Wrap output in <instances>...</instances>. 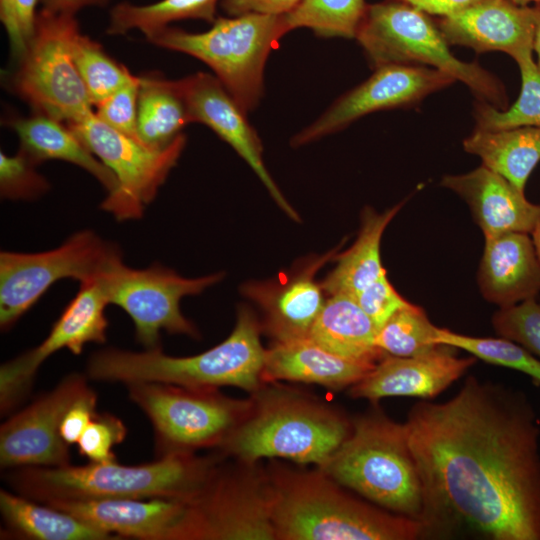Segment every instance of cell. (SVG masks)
<instances>
[{
	"mask_svg": "<svg viewBox=\"0 0 540 540\" xmlns=\"http://www.w3.org/2000/svg\"><path fill=\"white\" fill-rule=\"evenodd\" d=\"M432 534L540 540V422L522 391L469 376L404 423Z\"/></svg>",
	"mask_w": 540,
	"mask_h": 540,
	"instance_id": "6da1fadb",
	"label": "cell"
},
{
	"mask_svg": "<svg viewBox=\"0 0 540 540\" xmlns=\"http://www.w3.org/2000/svg\"><path fill=\"white\" fill-rule=\"evenodd\" d=\"M271 517L277 540H414L426 525L352 496L322 470L272 465Z\"/></svg>",
	"mask_w": 540,
	"mask_h": 540,
	"instance_id": "7a4b0ae2",
	"label": "cell"
},
{
	"mask_svg": "<svg viewBox=\"0 0 540 540\" xmlns=\"http://www.w3.org/2000/svg\"><path fill=\"white\" fill-rule=\"evenodd\" d=\"M219 462L193 454L157 458L140 465L115 461L83 466H26L14 468L5 479L31 500L83 501L102 499H171L189 502L204 486Z\"/></svg>",
	"mask_w": 540,
	"mask_h": 540,
	"instance_id": "3957f363",
	"label": "cell"
},
{
	"mask_svg": "<svg viewBox=\"0 0 540 540\" xmlns=\"http://www.w3.org/2000/svg\"><path fill=\"white\" fill-rule=\"evenodd\" d=\"M243 419L219 449L237 461L285 458L321 467L349 436L339 410L299 391L265 384L252 393Z\"/></svg>",
	"mask_w": 540,
	"mask_h": 540,
	"instance_id": "277c9868",
	"label": "cell"
},
{
	"mask_svg": "<svg viewBox=\"0 0 540 540\" xmlns=\"http://www.w3.org/2000/svg\"><path fill=\"white\" fill-rule=\"evenodd\" d=\"M261 324L246 306L238 309L232 333L215 347L188 357L165 354L160 347L133 352L105 348L87 362V376L97 381L162 382L191 388L235 386L251 394L260 389L266 350Z\"/></svg>",
	"mask_w": 540,
	"mask_h": 540,
	"instance_id": "5b68a950",
	"label": "cell"
},
{
	"mask_svg": "<svg viewBox=\"0 0 540 540\" xmlns=\"http://www.w3.org/2000/svg\"><path fill=\"white\" fill-rule=\"evenodd\" d=\"M318 468L371 503L422 522V482L405 424L381 411L353 420L349 436Z\"/></svg>",
	"mask_w": 540,
	"mask_h": 540,
	"instance_id": "8992f818",
	"label": "cell"
},
{
	"mask_svg": "<svg viewBox=\"0 0 540 540\" xmlns=\"http://www.w3.org/2000/svg\"><path fill=\"white\" fill-rule=\"evenodd\" d=\"M355 38L374 68L428 65L463 82L480 101L506 108L500 80L478 63L456 58L437 24L408 3L388 0L368 5Z\"/></svg>",
	"mask_w": 540,
	"mask_h": 540,
	"instance_id": "52a82bcc",
	"label": "cell"
},
{
	"mask_svg": "<svg viewBox=\"0 0 540 540\" xmlns=\"http://www.w3.org/2000/svg\"><path fill=\"white\" fill-rule=\"evenodd\" d=\"M288 32L283 15L246 14L218 17L202 33L167 26L145 37L151 44L208 65L247 113L262 98L264 68L271 50Z\"/></svg>",
	"mask_w": 540,
	"mask_h": 540,
	"instance_id": "ba28073f",
	"label": "cell"
},
{
	"mask_svg": "<svg viewBox=\"0 0 540 540\" xmlns=\"http://www.w3.org/2000/svg\"><path fill=\"white\" fill-rule=\"evenodd\" d=\"M80 32L75 14L43 8L36 29L18 66L10 77L14 94L34 113L74 124L94 111L72 56V44Z\"/></svg>",
	"mask_w": 540,
	"mask_h": 540,
	"instance_id": "9c48e42d",
	"label": "cell"
},
{
	"mask_svg": "<svg viewBox=\"0 0 540 540\" xmlns=\"http://www.w3.org/2000/svg\"><path fill=\"white\" fill-rule=\"evenodd\" d=\"M126 386L131 401L152 424L157 458L219 448L251 404L250 399L226 397L217 388L162 382H133Z\"/></svg>",
	"mask_w": 540,
	"mask_h": 540,
	"instance_id": "30bf717a",
	"label": "cell"
},
{
	"mask_svg": "<svg viewBox=\"0 0 540 540\" xmlns=\"http://www.w3.org/2000/svg\"><path fill=\"white\" fill-rule=\"evenodd\" d=\"M122 261L119 248L90 230L39 253H0V327L10 329L57 281L99 278Z\"/></svg>",
	"mask_w": 540,
	"mask_h": 540,
	"instance_id": "8fae6325",
	"label": "cell"
},
{
	"mask_svg": "<svg viewBox=\"0 0 540 540\" xmlns=\"http://www.w3.org/2000/svg\"><path fill=\"white\" fill-rule=\"evenodd\" d=\"M220 461L188 502L191 540H274L271 486L255 463Z\"/></svg>",
	"mask_w": 540,
	"mask_h": 540,
	"instance_id": "7c38bea8",
	"label": "cell"
},
{
	"mask_svg": "<svg viewBox=\"0 0 540 540\" xmlns=\"http://www.w3.org/2000/svg\"><path fill=\"white\" fill-rule=\"evenodd\" d=\"M68 127L114 174L117 187L107 193L101 208L119 221L142 216L186 144L182 133L167 147L150 149L111 128L94 112Z\"/></svg>",
	"mask_w": 540,
	"mask_h": 540,
	"instance_id": "4fadbf2b",
	"label": "cell"
},
{
	"mask_svg": "<svg viewBox=\"0 0 540 540\" xmlns=\"http://www.w3.org/2000/svg\"><path fill=\"white\" fill-rule=\"evenodd\" d=\"M222 277L214 273L185 278L159 264L133 269L121 262L100 280L109 304L119 306L132 319L136 340L153 349L159 347L161 330L198 337L196 327L182 314L180 301L200 294Z\"/></svg>",
	"mask_w": 540,
	"mask_h": 540,
	"instance_id": "5bb4252c",
	"label": "cell"
},
{
	"mask_svg": "<svg viewBox=\"0 0 540 540\" xmlns=\"http://www.w3.org/2000/svg\"><path fill=\"white\" fill-rule=\"evenodd\" d=\"M109 304L100 278L80 282V289L35 348L5 362L0 368V410L5 415L28 395L41 364L52 354L68 349L79 355L88 343H104Z\"/></svg>",
	"mask_w": 540,
	"mask_h": 540,
	"instance_id": "9a60e30c",
	"label": "cell"
},
{
	"mask_svg": "<svg viewBox=\"0 0 540 540\" xmlns=\"http://www.w3.org/2000/svg\"><path fill=\"white\" fill-rule=\"evenodd\" d=\"M455 81L446 72L421 65L377 67L367 80L340 96L317 120L297 133L291 144L297 147L318 140L373 112L415 106Z\"/></svg>",
	"mask_w": 540,
	"mask_h": 540,
	"instance_id": "2e32d148",
	"label": "cell"
},
{
	"mask_svg": "<svg viewBox=\"0 0 540 540\" xmlns=\"http://www.w3.org/2000/svg\"><path fill=\"white\" fill-rule=\"evenodd\" d=\"M90 389L85 375L69 374L9 417L0 428L1 468L70 465V445L61 436V424L71 406Z\"/></svg>",
	"mask_w": 540,
	"mask_h": 540,
	"instance_id": "e0dca14e",
	"label": "cell"
},
{
	"mask_svg": "<svg viewBox=\"0 0 540 540\" xmlns=\"http://www.w3.org/2000/svg\"><path fill=\"white\" fill-rule=\"evenodd\" d=\"M182 96L190 123L198 122L212 129L254 170L278 206L292 219L298 214L287 202L270 176L263 161L261 140L235 101L215 75L204 72L172 80Z\"/></svg>",
	"mask_w": 540,
	"mask_h": 540,
	"instance_id": "ac0fdd59",
	"label": "cell"
},
{
	"mask_svg": "<svg viewBox=\"0 0 540 540\" xmlns=\"http://www.w3.org/2000/svg\"><path fill=\"white\" fill-rule=\"evenodd\" d=\"M335 250L310 259L291 274L274 280L250 282L242 287L245 296L263 311L262 327L275 343L309 337L324 306L323 288L315 280L318 270L336 258Z\"/></svg>",
	"mask_w": 540,
	"mask_h": 540,
	"instance_id": "d6986e66",
	"label": "cell"
},
{
	"mask_svg": "<svg viewBox=\"0 0 540 540\" xmlns=\"http://www.w3.org/2000/svg\"><path fill=\"white\" fill-rule=\"evenodd\" d=\"M45 504L120 538L189 540V506L185 501L102 499Z\"/></svg>",
	"mask_w": 540,
	"mask_h": 540,
	"instance_id": "ffe728a7",
	"label": "cell"
},
{
	"mask_svg": "<svg viewBox=\"0 0 540 540\" xmlns=\"http://www.w3.org/2000/svg\"><path fill=\"white\" fill-rule=\"evenodd\" d=\"M453 350L441 344L416 356L386 355L350 387V395L372 402L389 396L434 398L476 362L474 356L458 357Z\"/></svg>",
	"mask_w": 540,
	"mask_h": 540,
	"instance_id": "44dd1931",
	"label": "cell"
},
{
	"mask_svg": "<svg viewBox=\"0 0 540 540\" xmlns=\"http://www.w3.org/2000/svg\"><path fill=\"white\" fill-rule=\"evenodd\" d=\"M437 26L449 45L469 47L477 53L500 51L518 61L533 52L534 7L509 0H482L442 17Z\"/></svg>",
	"mask_w": 540,
	"mask_h": 540,
	"instance_id": "7402d4cb",
	"label": "cell"
},
{
	"mask_svg": "<svg viewBox=\"0 0 540 540\" xmlns=\"http://www.w3.org/2000/svg\"><path fill=\"white\" fill-rule=\"evenodd\" d=\"M440 184L468 204L484 237L531 234L540 221V204L527 200L523 191L484 165L465 174L445 175Z\"/></svg>",
	"mask_w": 540,
	"mask_h": 540,
	"instance_id": "603a6c76",
	"label": "cell"
},
{
	"mask_svg": "<svg viewBox=\"0 0 540 540\" xmlns=\"http://www.w3.org/2000/svg\"><path fill=\"white\" fill-rule=\"evenodd\" d=\"M478 285L483 297L499 308L538 296L540 263L528 233L485 237Z\"/></svg>",
	"mask_w": 540,
	"mask_h": 540,
	"instance_id": "cb8c5ba5",
	"label": "cell"
},
{
	"mask_svg": "<svg viewBox=\"0 0 540 540\" xmlns=\"http://www.w3.org/2000/svg\"><path fill=\"white\" fill-rule=\"evenodd\" d=\"M376 364L336 355L307 337L274 343L266 350L262 381L286 380L341 390L358 382Z\"/></svg>",
	"mask_w": 540,
	"mask_h": 540,
	"instance_id": "d4e9b609",
	"label": "cell"
},
{
	"mask_svg": "<svg viewBox=\"0 0 540 540\" xmlns=\"http://www.w3.org/2000/svg\"><path fill=\"white\" fill-rule=\"evenodd\" d=\"M8 125L19 137L20 150L36 165L47 160L69 162L94 176L107 193L116 189L114 174L64 122L34 113L29 117L11 118Z\"/></svg>",
	"mask_w": 540,
	"mask_h": 540,
	"instance_id": "484cf974",
	"label": "cell"
},
{
	"mask_svg": "<svg viewBox=\"0 0 540 540\" xmlns=\"http://www.w3.org/2000/svg\"><path fill=\"white\" fill-rule=\"evenodd\" d=\"M377 332L355 297L339 293L324 303L309 338L336 355L377 363L388 355L375 344Z\"/></svg>",
	"mask_w": 540,
	"mask_h": 540,
	"instance_id": "4316f807",
	"label": "cell"
},
{
	"mask_svg": "<svg viewBox=\"0 0 540 540\" xmlns=\"http://www.w3.org/2000/svg\"><path fill=\"white\" fill-rule=\"evenodd\" d=\"M403 205L378 213L367 207L355 243L344 253L337 254V265L321 283L330 295L347 294L355 297L386 271L381 263L380 245L384 230Z\"/></svg>",
	"mask_w": 540,
	"mask_h": 540,
	"instance_id": "83f0119b",
	"label": "cell"
},
{
	"mask_svg": "<svg viewBox=\"0 0 540 540\" xmlns=\"http://www.w3.org/2000/svg\"><path fill=\"white\" fill-rule=\"evenodd\" d=\"M463 148L524 192L532 171L540 162V128L475 129L463 140Z\"/></svg>",
	"mask_w": 540,
	"mask_h": 540,
	"instance_id": "f1b7e54d",
	"label": "cell"
},
{
	"mask_svg": "<svg viewBox=\"0 0 540 540\" xmlns=\"http://www.w3.org/2000/svg\"><path fill=\"white\" fill-rule=\"evenodd\" d=\"M0 511L10 534L33 540H115L120 537L20 494L0 490Z\"/></svg>",
	"mask_w": 540,
	"mask_h": 540,
	"instance_id": "f546056e",
	"label": "cell"
},
{
	"mask_svg": "<svg viewBox=\"0 0 540 540\" xmlns=\"http://www.w3.org/2000/svg\"><path fill=\"white\" fill-rule=\"evenodd\" d=\"M190 123L186 104L172 80L140 76L137 140L150 149L170 145Z\"/></svg>",
	"mask_w": 540,
	"mask_h": 540,
	"instance_id": "4dcf8cb0",
	"label": "cell"
},
{
	"mask_svg": "<svg viewBox=\"0 0 540 540\" xmlns=\"http://www.w3.org/2000/svg\"><path fill=\"white\" fill-rule=\"evenodd\" d=\"M218 2L220 0H160L146 5L120 2L110 10L107 33L124 35L138 30L146 36L184 19L212 24L216 20Z\"/></svg>",
	"mask_w": 540,
	"mask_h": 540,
	"instance_id": "1f68e13d",
	"label": "cell"
},
{
	"mask_svg": "<svg viewBox=\"0 0 540 540\" xmlns=\"http://www.w3.org/2000/svg\"><path fill=\"white\" fill-rule=\"evenodd\" d=\"M367 6L365 0H301L283 17L288 31L308 28L319 37L355 38Z\"/></svg>",
	"mask_w": 540,
	"mask_h": 540,
	"instance_id": "d6a6232c",
	"label": "cell"
},
{
	"mask_svg": "<svg viewBox=\"0 0 540 540\" xmlns=\"http://www.w3.org/2000/svg\"><path fill=\"white\" fill-rule=\"evenodd\" d=\"M516 63L521 74L519 97L508 109H498L480 101L474 111L476 129L540 128V70L532 55L525 56Z\"/></svg>",
	"mask_w": 540,
	"mask_h": 540,
	"instance_id": "836d02e7",
	"label": "cell"
},
{
	"mask_svg": "<svg viewBox=\"0 0 540 540\" xmlns=\"http://www.w3.org/2000/svg\"><path fill=\"white\" fill-rule=\"evenodd\" d=\"M72 56L93 106L136 78L98 42L81 32L73 41Z\"/></svg>",
	"mask_w": 540,
	"mask_h": 540,
	"instance_id": "e575fe53",
	"label": "cell"
},
{
	"mask_svg": "<svg viewBox=\"0 0 540 540\" xmlns=\"http://www.w3.org/2000/svg\"><path fill=\"white\" fill-rule=\"evenodd\" d=\"M437 326L425 311L414 304L393 314L379 329L376 346L388 355L409 357L427 353L441 344L436 342Z\"/></svg>",
	"mask_w": 540,
	"mask_h": 540,
	"instance_id": "d590c367",
	"label": "cell"
},
{
	"mask_svg": "<svg viewBox=\"0 0 540 540\" xmlns=\"http://www.w3.org/2000/svg\"><path fill=\"white\" fill-rule=\"evenodd\" d=\"M436 342L462 349L485 362L520 371L540 385V359L509 339L474 337L437 327Z\"/></svg>",
	"mask_w": 540,
	"mask_h": 540,
	"instance_id": "8d00e7d4",
	"label": "cell"
},
{
	"mask_svg": "<svg viewBox=\"0 0 540 540\" xmlns=\"http://www.w3.org/2000/svg\"><path fill=\"white\" fill-rule=\"evenodd\" d=\"M494 330L540 359V302L537 297L499 308L492 317Z\"/></svg>",
	"mask_w": 540,
	"mask_h": 540,
	"instance_id": "74e56055",
	"label": "cell"
},
{
	"mask_svg": "<svg viewBox=\"0 0 540 540\" xmlns=\"http://www.w3.org/2000/svg\"><path fill=\"white\" fill-rule=\"evenodd\" d=\"M36 164L22 151L15 155L0 152V193L5 199H36L49 190V183Z\"/></svg>",
	"mask_w": 540,
	"mask_h": 540,
	"instance_id": "f35d334b",
	"label": "cell"
},
{
	"mask_svg": "<svg viewBox=\"0 0 540 540\" xmlns=\"http://www.w3.org/2000/svg\"><path fill=\"white\" fill-rule=\"evenodd\" d=\"M127 435L125 424L110 413L96 414L81 435L79 453L90 462L115 461L112 448L122 443Z\"/></svg>",
	"mask_w": 540,
	"mask_h": 540,
	"instance_id": "ab89813d",
	"label": "cell"
},
{
	"mask_svg": "<svg viewBox=\"0 0 540 540\" xmlns=\"http://www.w3.org/2000/svg\"><path fill=\"white\" fill-rule=\"evenodd\" d=\"M140 77L125 84L96 105V117L118 132L137 140Z\"/></svg>",
	"mask_w": 540,
	"mask_h": 540,
	"instance_id": "60d3db41",
	"label": "cell"
},
{
	"mask_svg": "<svg viewBox=\"0 0 540 540\" xmlns=\"http://www.w3.org/2000/svg\"><path fill=\"white\" fill-rule=\"evenodd\" d=\"M355 299L378 329L397 311L412 304L395 290L386 274L360 291Z\"/></svg>",
	"mask_w": 540,
	"mask_h": 540,
	"instance_id": "b9f144b4",
	"label": "cell"
},
{
	"mask_svg": "<svg viewBox=\"0 0 540 540\" xmlns=\"http://www.w3.org/2000/svg\"><path fill=\"white\" fill-rule=\"evenodd\" d=\"M96 404L97 395L91 388L67 411L61 424L60 433L68 445L79 441L84 430L97 414Z\"/></svg>",
	"mask_w": 540,
	"mask_h": 540,
	"instance_id": "7bdbcfd3",
	"label": "cell"
},
{
	"mask_svg": "<svg viewBox=\"0 0 540 540\" xmlns=\"http://www.w3.org/2000/svg\"><path fill=\"white\" fill-rule=\"evenodd\" d=\"M301 0H220V6L230 17L246 14L285 15Z\"/></svg>",
	"mask_w": 540,
	"mask_h": 540,
	"instance_id": "ee69618b",
	"label": "cell"
},
{
	"mask_svg": "<svg viewBox=\"0 0 540 540\" xmlns=\"http://www.w3.org/2000/svg\"><path fill=\"white\" fill-rule=\"evenodd\" d=\"M37 3L38 0H13L15 23L25 47L35 33L38 16L36 13Z\"/></svg>",
	"mask_w": 540,
	"mask_h": 540,
	"instance_id": "f6af8a7d",
	"label": "cell"
},
{
	"mask_svg": "<svg viewBox=\"0 0 540 540\" xmlns=\"http://www.w3.org/2000/svg\"><path fill=\"white\" fill-rule=\"evenodd\" d=\"M482 0H417L412 6L427 14L448 17L480 3Z\"/></svg>",
	"mask_w": 540,
	"mask_h": 540,
	"instance_id": "bcb514c9",
	"label": "cell"
},
{
	"mask_svg": "<svg viewBox=\"0 0 540 540\" xmlns=\"http://www.w3.org/2000/svg\"><path fill=\"white\" fill-rule=\"evenodd\" d=\"M0 19L8 35L11 54L15 60H18L25 52L26 47L15 23L13 0H0Z\"/></svg>",
	"mask_w": 540,
	"mask_h": 540,
	"instance_id": "7dc6e473",
	"label": "cell"
},
{
	"mask_svg": "<svg viewBox=\"0 0 540 540\" xmlns=\"http://www.w3.org/2000/svg\"><path fill=\"white\" fill-rule=\"evenodd\" d=\"M45 9L52 12L76 14L88 6H105L109 0H41Z\"/></svg>",
	"mask_w": 540,
	"mask_h": 540,
	"instance_id": "c3c4849f",
	"label": "cell"
},
{
	"mask_svg": "<svg viewBox=\"0 0 540 540\" xmlns=\"http://www.w3.org/2000/svg\"><path fill=\"white\" fill-rule=\"evenodd\" d=\"M533 7L535 10V32L533 40V51H535L537 55L536 64L540 70V3L535 4Z\"/></svg>",
	"mask_w": 540,
	"mask_h": 540,
	"instance_id": "681fc988",
	"label": "cell"
},
{
	"mask_svg": "<svg viewBox=\"0 0 540 540\" xmlns=\"http://www.w3.org/2000/svg\"><path fill=\"white\" fill-rule=\"evenodd\" d=\"M531 238L535 248L537 258L540 263V221L537 223L533 231L531 232Z\"/></svg>",
	"mask_w": 540,
	"mask_h": 540,
	"instance_id": "f907efd6",
	"label": "cell"
},
{
	"mask_svg": "<svg viewBox=\"0 0 540 540\" xmlns=\"http://www.w3.org/2000/svg\"><path fill=\"white\" fill-rule=\"evenodd\" d=\"M517 5L528 6L529 3H540V0H509Z\"/></svg>",
	"mask_w": 540,
	"mask_h": 540,
	"instance_id": "816d5d0a",
	"label": "cell"
},
{
	"mask_svg": "<svg viewBox=\"0 0 540 540\" xmlns=\"http://www.w3.org/2000/svg\"><path fill=\"white\" fill-rule=\"evenodd\" d=\"M400 1H403L405 3H408L410 5H412L414 2H416L417 0H400Z\"/></svg>",
	"mask_w": 540,
	"mask_h": 540,
	"instance_id": "f5cc1de1",
	"label": "cell"
}]
</instances>
